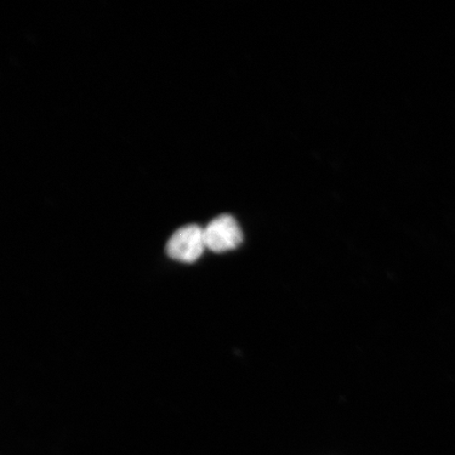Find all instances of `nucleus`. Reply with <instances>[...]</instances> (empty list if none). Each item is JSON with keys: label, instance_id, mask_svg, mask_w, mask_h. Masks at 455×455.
Here are the masks:
<instances>
[{"label": "nucleus", "instance_id": "f257e3e1", "mask_svg": "<svg viewBox=\"0 0 455 455\" xmlns=\"http://www.w3.org/2000/svg\"><path fill=\"white\" fill-rule=\"evenodd\" d=\"M206 242L204 228L187 225L176 230L168 241L166 251L170 259L180 263L191 264L201 259Z\"/></svg>", "mask_w": 455, "mask_h": 455}, {"label": "nucleus", "instance_id": "f03ea898", "mask_svg": "<svg viewBox=\"0 0 455 455\" xmlns=\"http://www.w3.org/2000/svg\"><path fill=\"white\" fill-rule=\"evenodd\" d=\"M206 247L215 253H224L236 249L243 243V235L236 220L229 214H221L204 228Z\"/></svg>", "mask_w": 455, "mask_h": 455}]
</instances>
